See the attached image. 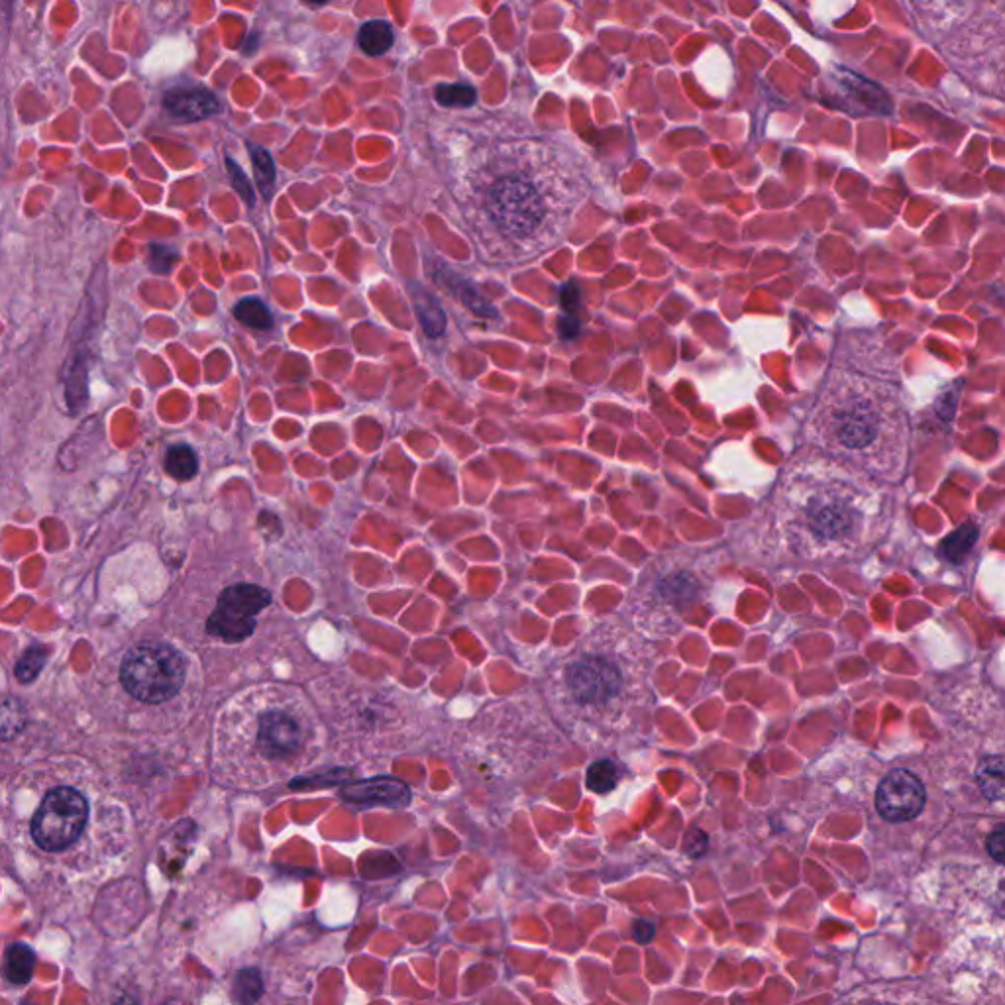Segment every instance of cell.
<instances>
[{
  "label": "cell",
  "mask_w": 1005,
  "mask_h": 1005,
  "mask_svg": "<svg viewBox=\"0 0 1005 1005\" xmlns=\"http://www.w3.org/2000/svg\"><path fill=\"white\" fill-rule=\"evenodd\" d=\"M163 108L177 122H199L218 114L222 105L209 89L183 87L173 89L163 97Z\"/></svg>",
  "instance_id": "obj_11"
},
{
  "label": "cell",
  "mask_w": 1005,
  "mask_h": 1005,
  "mask_svg": "<svg viewBox=\"0 0 1005 1005\" xmlns=\"http://www.w3.org/2000/svg\"><path fill=\"white\" fill-rule=\"evenodd\" d=\"M34 964H36L34 951L28 945L16 943L6 953L4 976L12 984H28L32 980V976H34Z\"/></svg>",
  "instance_id": "obj_16"
},
{
  "label": "cell",
  "mask_w": 1005,
  "mask_h": 1005,
  "mask_svg": "<svg viewBox=\"0 0 1005 1005\" xmlns=\"http://www.w3.org/2000/svg\"><path fill=\"white\" fill-rule=\"evenodd\" d=\"M927 801L921 780L909 770H892L878 786L876 807L878 813L892 823H903L917 817Z\"/></svg>",
  "instance_id": "obj_9"
},
{
  "label": "cell",
  "mask_w": 1005,
  "mask_h": 1005,
  "mask_svg": "<svg viewBox=\"0 0 1005 1005\" xmlns=\"http://www.w3.org/2000/svg\"><path fill=\"white\" fill-rule=\"evenodd\" d=\"M165 472L179 481H189L199 472V460L191 446L177 444L165 454Z\"/></svg>",
  "instance_id": "obj_19"
},
{
  "label": "cell",
  "mask_w": 1005,
  "mask_h": 1005,
  "mask_svg": "<svg viewBox=\"0 0 1005 1005\" xmlns=\"http://www.w3.org/2000/svg\"><path fill=\"white\" fill-rule=\"evenodd\" d=\"M976 538H978V527L964 525V527L954 530L953 534L943 542L941 552L947 556V560L958 562L968 554V550L974 546Z\"/></svg>",
  "instance_id": "obj_24"
},
{
  "label": "cell",
  "mask_w": 1005,
  "mask_h": 1005,
  "mask_svg": "<svg viewBox=\"0 0 1005 1005\" xmlns=\"http://www.w3.org/2000/svg\"><path fill=\"white\" fill-rule=\"evenodd\" d=\"M436 101L448 108H468L476 105V89L468 83H448V85H438L434 93Z\"/></svg>",
  "instance_id": "obj_22"
},
{
  "label": "cell",
  "mask_w": 1005,
  "mask_h": 1005,
  "mask_svg": "<svg viewBox=\"0 0 1005 1005\" xmlns=\"http://www.w3.org/2000/svg\"><path fill=\"white\" fill-rule=\"evenodd\" d=\"M617 766L611 760H599L587 770V788L595 794H607L617 786Z\"/></svg>",
  "instance_id": "obj_23"
},
{
  "label": "cell",
  "mask_w": 1005,
  "mask_h": 1005,
  "mask_svg": "<svg viewBox=\"0 0 1005 1005\" xmlns=\"http://www.w3.org/2000/svg\"><path fill=\"white\" fill-rule=\"evenodd\" d=\"M1004 758L1002 756H988L980 762L976 770V782L992 801H998L1004 797Z\"/></svg>",
  "instance_id": "obj_17"
},
{
  "label": "cell",
  "mask_w": 1005,
  "mask_h": 1005,
  "mask_svg": "<svg viewBox=\"0 0 1005 1005\" xmlns=\"http://www.w3.org/2000/svg\"><path fill=\"white\" fill-rule=\"evenodd\" d=\"M226 167H228V171H230L232 185L236 187V191L240 193V197H242V199H244V201L252 207V205L256 203V195H254V191H252V187H250V181L246 179V175L242 173V169L234 163V159H226Z\"/></svg>",
  "instance_id": "obj_26"
},
{
  "label": "cell",
  "mask_w": 1005,
  "mask_h": 1005,
  "mask_svg": "<svg viewBox=\"0 0 1005 1005\" xmlns=\"http://www.w3.org/2000/svg\"><path fill=\"white\" fill-rule=\"evenodd\" d=\"M393 42H395L393 28L385 20H370V22H366L360 28V34H358L360 48L364 50V53L371 55V57H379V55L389 52V48L393 46Z\"/></svg>",
  "instance_id": "obj_15"
},
{
  "label": "cell",
  "mask_w": 1005,
  "mask_h": 1005,
  "mask_svg": "<svg viewBox=\"0 0 1005 1005\" xmlns=\"http://www.w3.org/2000/svg\"><path fill=\"white\" fill-rule=\"evenodd\" d=\"M811 436L833 462L882 474L901 464L907 419L890 383L839 370L827 379L817 399Z\"/></svg>",
  "instance_id": "obj_2"
},
{
  "label": "cell",
  "mask_w": 1005,
  "mask_h": 1005,
  "mask_svg": "<svg viewBox=\"0 0 1005 1005\" xmlns=\"http://www.w3.org/2000/svg\"><path fill=\"white\" fill-rule=\"evenodd\" d=\"M28 725V711L20 697L0 695V741L16 739Z\"/></svg>",
  "instance_id": "obj_14"
},
{
  "label": "cell",
  "mask_w": 1005,
  "mask_h": 1005,
  "mask_svg": "<svg viewBox=\"0 0 1005 1005\" xmlns=\"http://www.w3.org/2000/svg\"><path fill=\"white\" fill-rule=\"evenodd\" d=\"M175 262H177V254H175V250H171V248H167V246H159V244L158 246H152V248H150V258H148V264H150V267H152L154 271H158V273H167V271L173 267Z\"/></svg>",
  "instance_id": "obj_27"
},
{
  "label": "cell",
  "mask_w": 1005,
  "mask_h": 1005,
  "mask_svg": "<svg viewBox=\"0 0 1005 1005\" xmlns=\"http://www.w3.org/2000/svg\"><path fill=\"white\" fill-rule=\"evenodd\" d=\"M226 715L230 754H244L267 768H295L318 746V725L295 691L260 688L242 695Z\"/></svg>",
  "instance_id": "obj_3"
},
{
  "label": "cell",
  "mask_w": 1005,
  "mask_h": 1005,
  "mask_svg": "<svg viewBox=\"0 0 1005 1005\" xmlns=\"http://www.w3.org/2000/svg\"><path fill=\"white\" fill-rule=\"evenodd\" d=\"M264 996V978L258 968H244L232 982V1000L236 1005H256Z\"/></svg>",
  "instance_id": "obj_18"
},
{
  "label": "cell",
  "mask_w": 1005,
  "mask_h": 1005,
  "mask_svg": "<svg viewBox=\"0 0 1005 1005\" xmlns=\"http://www.w3.org/2000/svg\"><path fill=\"white\" fill-rule=\"evenodd\" d=\"M342 797L356 805H385V807H401L411 799L409 788L393 778H375L352 784L342 790Z\"/></svg>",
  "instance_id": "obj_12"
},
{
  "label": "cell",
  "mask_w": 1005,
  "mask_h": 1005,
  "mask_svg": "<svg viewBox=\"0 0 1005 1005\" xmlns=\"http://www.w3.org/2000/svg\"><path fill=\"white\" fill-rule=\"evenodd\" d=\"M411 293H413L415 311L419 315V320H421L426 334L432 338L442 336L446 330V315H444L442 307L438 305V301L421 285H415V283L411 285Z\"/></svg>",
  "instance_id": "obj_13"
},
{
  "label": "cell",
  "mask_w": 1005,
  "mask_h": 1005,
  "mask_svg": "<svg viewBox=\"0 0 1005 1005\" xmlns=\"http://www.w3.org/2000/svg\"><path fill=\"white\" fill-rule=\"evenodd\" d=\"M46 660H48V650H46L44 646H40V644H32V646H28V648H26V652L18 658V662H16V666H14V674H16V678H18L22 684H30V682H34V680L40 676V672H42V668H44Z\"/></svg>",
  "instance_id": "obj_20"
},
{
  "label": "cell",
  "mask_w": 1005,
  "mask_h": 1005,
  "mask_svg": "<svg viewBox=\"0 0 1005 1005\" xmlns=\"http://www.w3.org/2000/svg\"><path fill=\"white\" fill-rule=\"evenodd\" d=\"M187 660L165 642H140L122 660L120 682L138 701L163 703L173 699L185 684Z\"/></svg>",
  "instance_id": "obj_6"
},
{
  "label": "cell",
  "mask_w": 1005,
  "mask_h": 1005,
  "mask_svg": "<svg viewBox=\"0 0 1005 1005\" xmlns=\"http://www.w3.org/2000/svg\"><path fill=\"white\" fill-rule=\"evenodd\" d=\"M89 817L87 799L75 788H55L44 797L34 819L32 839L48 852H59L71 847L83 833Z\"/></svg>",
  "instance_id": "obj_7"
},
{
  "label": "cell",
  "mask_w": 1005,
  "mask_h": 1005,
  "mask_svg": "<svg viewBox=\"0 0 1005 1005\" xmlns=\"http://www.w3.org/2000/svg\"><path fill=\"white\" fill-rule=\"evenodd\" d=\"M986 847H988V852H990V856H992V858H994L996 862H1004V854H1005L1004 825H998V827H996V831H994V833H992V835L988 837V843H986Z\"/></svg>",
  "instance_id": "obj_28"
},
{
  "label": "cell",
  "mask_w": 1005,
  "mask_h": 1005,
  "mask_svg": "<svg viewBox=\"0 0 1005 1005\" xmlns=\"http://www.w3.org/2000/svg\"><path fill=\"white\" fill-rule=\"evenodd\" d=\"M250 154H252V165H254V173H256L260 191L264 193L265 199H269L271 197V189L275 185V165H273V159L269 158V154L265 152L264 148L252 146V144H250Z\"/></svg>",
  "instance_id": "obj_25"
},
{
  "label": "cell",
  "mask_w": 1005,
  "mask_h": 1005,
  "mask_svg": "<svg viewBox=\"0 0 1005 1005\" xmlns=\"http://www.w3.org/2000/svg\"><path fill=\"white\" fill-rule=\"evenodd\" d=\"M568 686L583 703H599L617 693L621 678L609 662L601 658H583L568 670Z\"/></svg>",
  "instance_id": "obj_10"
},
{
  "label": "cell",
  "mask_w": 1005,
  "mask_h": 1005,
  "mask_svg": "<svg viewBox=\"0 0 1005 1005\" xmlns=\"http://www.w3.org/2000/svg\"><path fill=\"white\" fill-rule=\"evenodd\" d=\"M960 14L921 16L925 36L943 53L960 65V71L976 77L992 75V61L1002 69L1004 63V16L994 14L988 4H960ZM1002 81V77L996 73Z\"/></svg>",
  "instance_id": "obj_5"
},
{
  "label": "cell",
  "mask_w": 1005,
  "mask_h": 1005,
  "mask_svg": "<svg viewBox=\"0 0 1005 1005\" xmlns=\"http://www.w3.org/2000/svg\"><path fill=\"white\" fill-rule=\"evenodd\" d=\"M656 935V929L652 923L648 921H636L635 923V939L640 943V945H646L654 939Z\"/></svg>",
  "instance_id": "obj_29"
},
{
  "label": "cell",
  "mask_w": 1005,
  "mask_h": 1005,
  "mask_svg": "<svg viewBox=\"0 0 1005 1005\" xmlns=\"http://www.w3.org/2000/svg\"><path fill=\"white\" fill-rule=\"evenodd\" d=\"M271 603V593L252 583H238L224 589L209 617L207 631L226 642H240L252 635L258 615Z\"/></svg>",
  "instance_id": "obj_8"
},
{
  "label": "cell",
  "mask_w": 1005,
  "mask_h": 1005,
  "mask_svg": "<svg viewBox=\"0 0 1005 1005\" xmlns=\"http://www.w3.org/2000/svg\"><path fill=\"white\" fill-rule=\"evenodd\" d=\"M234 317L256 330H269L273 326V317L260 299H242L234 307Z\"/></svg>",
  "instance_id": "obj_21"
},
{
  "label": "cell",
  "mask_w": 1005,
  "mask_h": 1005,
  "mask_svg": "<svg viewBox=\"0 0 1005 1005\" xmlns=\"http://www.w3.org/2000/svg\"><path fill=\"white\" fill-rule=\"evenodd\" d=\"M163 1005H183V1004H181V1002H167V1004Z\"/></svg>",
  "instance_id": "obj_30"
},
{
  "label": "cell",
  "mask_w": 1005,
  "mask_h": 1005,
  "mask_svg": "<svg viewBox=\"0 0 1005 1005\" xmlns=\"http://www.w3.org/2000/svg\"><path fill=\"white\" fill-rule=\"evenodd\" d=\"M582 175L538 144L501 148L466 181V218L495 258H532L564 234L582 205Z\"/></svg>",
  "instance_id": "obj_1"
},
{
  "label": "cell",
  "mask_w": 1005,
  "mask_h": 1005,
  "mask_svg": "<svg viewBox=\"0 0 1005 1005\" xmlns=\"http://www.w3.org/2000/svg\"><path fill=\"white\" fill-rule=\"evenodd\" d=\"M790 525L795 540L813 554L847 552L864 536L860 495L843 481H817L792 493Z\"/></svg>",
  "instance_id": "obj_4"
}]
</instances>
